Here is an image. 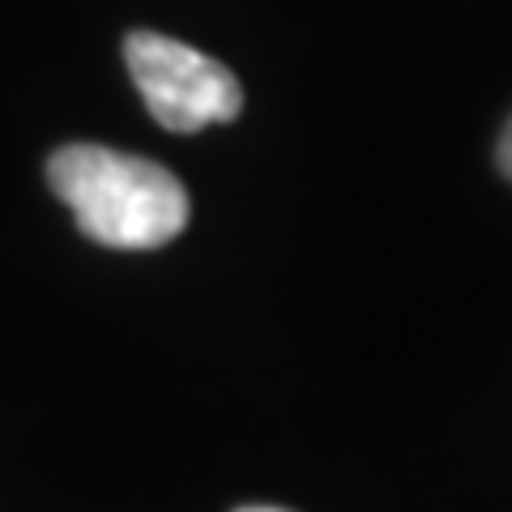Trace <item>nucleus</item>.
<instances>
[{
  "instance_id": "nucleus-2",
  "label": "nucleus",
  "mask_w": 512,
  "mask_h": 512,
  "mask_svg": "<svg viewBox=\"0 0 512 512\" xmlns=\"http://www.w3.org/2000/svg\"><path fill=\"white\" fill-rule=\"evenodd\" d=\"M124 60L150 116L171 133H201L210 124H231L244 111V90L227 64L171 35L133 30L124 39Z\"/></svg>"
},
{
  "instance_id": "nucleus-3",
  "label": "nucleus",
  "mask_w": 512,
  "mask_h": 512,
  "mask_svg": "<svg viewBox=\"0 0 512 512\" xmlns=\"http://www.w3.org/2000/svg\"><path fill=\"white\" fill-rule=\"evenodd\" d=\"M500 171L512 180V120H508V128H504V137H500Z\"/></svg>"
},
{
  "instance_id": "nucleus-1",
  "label": "nucleus",
  "mask_w": 512,
  "mask_h": 512,
  "mask_svg": "<svg viewBox=\"0 0 512 512\" xmlns=\"http://www.w3.org/2000/svg\"><path fill=\"white\" fill-rule=\"evenodd\" d=\"M82 235L107 248H158L188 227V192L167 167L107 146H64L47 163Z\"/></svg>"
},
{
  "instance_id": "nucleus-4",
  "label": "nucleus",
  "mask_w": 512,
  "mask_h": 512,
  "mask_svg": "<svg viewBox=\"0 0 512 512\" xmlns=\"http://www.w3.org/2000/svg\"><path fill=\"white\" fill-rule=\"evenodd\" d=\"M239 512H282V508H239Z\"/></svg>"
}]
</instances>
